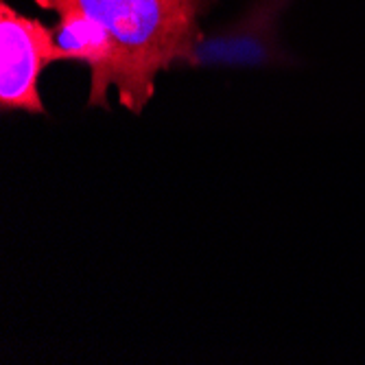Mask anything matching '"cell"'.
<instances>
[{
	"mask_svg": "<svg viewBox=\"0 0 365 365\" xmlns=\"http://www.w3.org/2000/svg\"><path fill=\"white\" fill-rule=\"evenodd\" d=\"M287 0H260L250 16L227 31L199 42L188 59L190 66H260L274 59L276 18Z\"/></svg>",
	"mask_w": 365,
	"mask_h": 365,
	"instance_id": "3",
	"label": "cell"
},
{
	"mask_svg": "<svg viewBox=\"0 0 365 365\" xmlns=\"http://www.w3.org/2000/svg\"><path fill=\"white\" fill-rule=\"evenodd\" d=\"M61 61L55 29L38 18L22 16L7 3L0 5V106L44 114L38 81L46 66Z\"/></svg>",
	"mask_w": 365,
	"mask_h": 365,
	"instance_id": "2",
	"label": "cell"
},
{
	"mask_svg": "<svg viewBox=\"0 0 365 365\" xmlns=\"http://www.w3.org/2000/svg\"><path fill=\"white\" fill-rule=\"evenodd\" d=\"M55 14L73 9L101 24L120 51L118 101L140 114L155 94V77L173 63H188L204 40L199 18L210 0H36Z\"/></svg>",
	"mask_w": 365,
	"mask_h": 365,
	"instance_id": "1",
	"label": "cell"
}]
</instances>
